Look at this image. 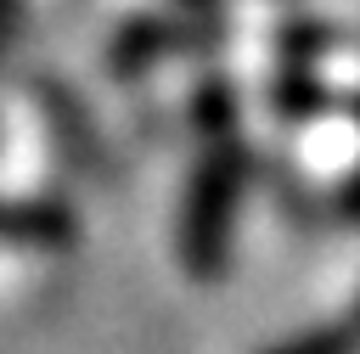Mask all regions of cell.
Returning a JSON list of instances; mask_svg holds the SVG:
<instances>
[{
	"label": "cell",
	"mask_w": 360,
	"mask_h": 354,
	"mask_svg": "<svg viewBox=\"0 0 360 354\" xmlns=\"http://www.w3.org/2000/svg\"><path fill=\"white\" fill-rule=\"evenodd\" d=\"M17 28H22V0H0V51L17 39Z\"/></svg>",
	"instance_id": "3957f363"
},
{
	"label": "cell",
	"mask_w": 360,
	"mask_h": 354,
	"mask_svg": "<svg viewBox=\"0 0 360 354\" xmlns=\"http://www.w3.org/2000/svg\"><path fill=\"white\" fill-rule=\"evenodd\" d=\"M73 236V214L51 197H0V242L6 247H62Z\"/></svg>",
	"instance_id": "6da1fadb"
},
{
	"label": "cell",
	"mask_w": 360,
	"mask_h": 354,
	"mask_svg": "<svg viewBox=\"0 0 360 354\" xmlns=\"http://www.w3.org/2000/svg\"><path fill=\"white\" fill-rule=\"evenodd\" d=\"M231 191H236V152H219L191 191V214H186V247L191 253H208V242L219 236V225L231 214Z\"/></svg>",
	"instance_id": "7a4b0ae2"
}]
</instances>
